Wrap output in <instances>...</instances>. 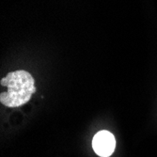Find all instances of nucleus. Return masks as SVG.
<instances>
[{
  "label": "nucleus",
  "instance_id": "nucleus-2",
  "mask_svg": "<svg viewBox=\"0 0 157 157\" xmlns=\"http://www.w3.org/2000/svg\"><path fill=\"white\" fill-rule=\"evenodd\" d=\"M92 148L99 156L109 157L116 148L115 136L108 131H100L92 139Z\"/></svg>",
  "mask_w": 157,
  "mask_h": 157
},
{
  "label": "nucleus",
  "instance_id": "nucleus-1",
  "mask_svg": "<svg viewBox=\"0 0 157 157\" xmlns=\"http://www.w3.org/2000/svg\"><path fill=\"white\" fill-rule=\"evenodd\" d=\"M0 85L7 89L0 93V102L8 107H18L26 104L36 92L33 76L23 70L10 73L1 79Z\"/></svg>",
  "mask_w": 157,
  "mask_h": 157
}]
</instances>
